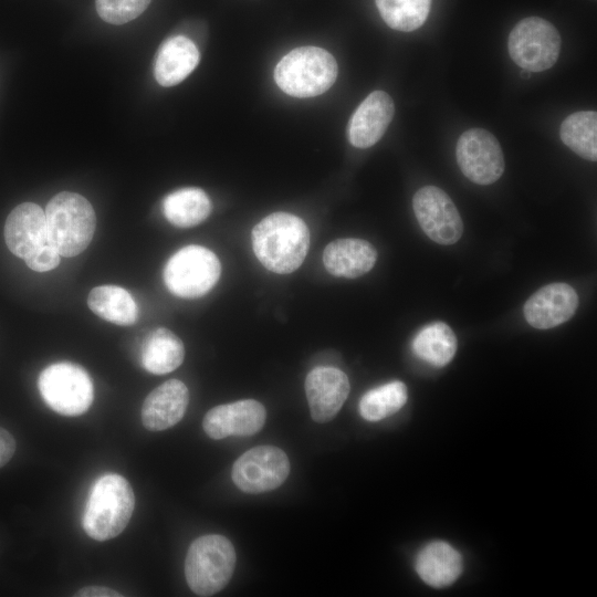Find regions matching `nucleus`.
I'll return each instance as SVG.
<instances>
[{
    "label": "nucleus",
    "instance_id": "nucleus-1",
    "mask_svg": "<svg viewBox=\"0 0 597 597\" xmlns=\"http://www.w3.org/2000/svg\"><path fill=\"white\" fill-rule=\"evenodd\" d=\"M252 249L271 272L289 274L303 263L310 245L305 222L289 212H273L258 222L251 233Z\"/></svg>",
    "mask_w": 597,
    "mask_h": 597
},
{
    "label": "nucleus",
    "instance_id": "nucleus-2",
    "mask_svg": "<svg viewBox=\"0 0 597 597\" xmlns=\"http://www.w3.org/2000/svg\"><path fill=\"white\" fill-rule=\"evenodd\" d=\"M135 494L129 482L116 473L100 476L91 488L82 516L84 532L96 541L119 535L132 517Z\"/></svg>",
    "mask_w": 597,
    "mask_h": 597
},
{
    "label": "nucleus",
    "instance_id": "nucleus-3",
    "mask_svg": "<svg viewBox=\"0 0 597 597\" xmlns=\"http://www.w3.org/2000/svg\"><path fill=\"white\" fill-rule=\"evenodd\" d=\"M44 212L49 237L60 255L75 256L88 247L95 232L96 216L86 198L61 191L51 198Z\"/></svg>",
    "mask_w": 597,
    "mask_h": 597
},
{
    "label": "nucleus",
    "instance_id": "nucleus-4",
    "mask_svg": "<svg viewBox=\"0 0 597 597\" xmlns=\"http://www.w3.org/2000/svg\"><path fill=\"white\" fill-rule=\"evenodd\" d=\"M337 63L326 50L317 46L296 48L276 64L274 80L287 95L305 98L326 92L336 81Z\"/></svg>",
    "mask_w": 597,
    "mask_h": 597
},
{
    "label": "nucleus",
    "instance_id": "nucleus-5",
    "mask_svg": "<svg viewBox=\"0 0 597 597\" xmlns=\"http://www.w3.org/2000/svg\"><path fill=\"white\" fill-rule=\"evenodd\" d=\"M235 551L226 536L208 534L196 538L185 559V577L198 596H212L223 589L234 570Z\"/></svg>",
    "mask_w": 597,
    "mask_h": 597
},
{
    "label": "nucleus",
    "instance_id": "nucleus-6",
    "mask_svg": "<svg viewBox=\"0 0 597 597\" xmlns=\"http://www.w3.org/2000/svg\"><path fill=\"white\" fill-rule=\"evenodd\" d=\"M221 264L209 249L190 244L174 253L167 261L163 277L170 293L182 298L206 295L218 282Z\"/></svg>",
    "mask_w": 597,
    "mask_h": 597
},
{
    "label": "nucleus",
    "instance_id": "nucleus-7",
    "mask_svg": "<svg viewBox=\"0 0 597 597\" xmlns=\"http://www.w3.org/2000/svg\"><path fill=\"white\" fill-rule=\"evenodd\" d=\"M39 391L46 405L63 416H80L94 399L93 381L80 365L59 362L45 367L38 378Z\"/></svg>",
    "mask_w": 597,
    "mask_h": 597
},
{
    "label": "nucleus",
    "instance_id": "nucleus-8",
    "mask_svg": "<svg viewBox=\"0 0 597 597\" xmlns=\"http://www.w3.org/2000/svg\"><path fill=\"white\" fill-rule=\"evenodd\" d=\"M511 59L523 70L542 72L557 61L561 35L557 29L540 17H528L515 24L509 35Z\"/></svg>",
    "mask_w": 597,
    "mask_h": 597
},
{
    "label": "nucleus",
    "instance_id": "nucleus-9",
    "mask_svg": "<svg viewBox=\"0 0 597 597\" xmlns=\"http://www.w3.org/2000/svg\"><path fill=\"white\" fill-rule=\"evenodd\" d=\"M289 473L290 460L283 450L274 446H259L235 460L231 476L241 491L259 494L279 488Z\"/></svg>",
    "mask_w": 597,
    "mask_h": 597
},
{
    "label": "nucleus",
    "instance_id": "nucleus-10",
    "mask_svg": "<svg viewBox=\"0 0 597 597\" xmlns=\"http://www.w3.org/2000/svg\"><path fill=\"white\" fill-rule=\"evenodd\" d=\"M455 156L462 174L474 184L491 185L504 172L501 145L493 134L483 128L462 133L457 142Z\"/></svg>",
    "mask_w": 597,
    "mask_h": 597
},
{
    "label": "nucleus",
    "instance_id": "nucleus-11",
    "mask_svg": "<svg viewBox=\"0 0 597 597\" xmlns=\"http://www.w3.org/2000/svg\"><path fill=\"white\" fill-rule=\"evenodd\" d=\"M412 208L422 231L442 245L455 243L462 235L463 223L451 198L436 186L416 191Z\"/></svg>",
    "mask_w": 597,
    "mask_h": 597
},
{
    "label": "nucleus",
    "instance_id": "nucleus-12",
    "mask_svg": "<svg viewBox=\"0 0 597 597\" xmlns=\"http://www.w3.org/2000/svg\"><path fill=\"white\" fill-rule=\"evenodd\" d=\"M4 241L10 252L25 263L55 245L48 233L44 210L33 202L20 203L9 213L4 223Z\"/></svg>",
    "mask_w": 597,
    "mask_h": 597
},
{
    "label": "nucleus",
    "instance_id": "nucleus-13",
    "mask_svg": "<svg viewBox=\"0 0 597 597\" xmlns=\"http://www.w3.org/2000/svg\"><path fill=\"white\" fill-rule=\"evenodd\" d=\"M265 408L254 399H243L210 409L202 428L208 437L220 440L230 436H252L265 422Z\"/></svg>",
    "mask_w": 597,
    "mask_h": 597
},
{
    "label": "nucleus",
    "instance_id": "nucleus-14",
    "mask_svg": "<svg viewBox=\"0 0 597 597\" xmlns=\"http://www.w3.org/2000/svg\"><path fill=\"white\" fill-rule=\"evenodd\" d=\"M578 306L574 287L564 282L547 284L532 294L524 304L526 322L535 328L547 329L567 322Z\"/></svg>",
    "mask_w": 597,
    "mask_h": 597
},
{
    "label": "nucleus",
    "instance_id": "nucleus-15",
    "mask_svg": "<svg viewBox=\"0 0 597 597\" xmlns=\"http://www.w3.org/2000/svg\"><path fill=\"white\" fill-rule=\"evenodd\" d=\"M350 385L344 371L335 367H316L305 379V394L312 419L318 423L332 420L349 394Z\"/></svg>",
    "mask_w": 597,
    "mask_h": 597
},
{
    "label": "nucleus",
    "instance_id": "nucleus-16",
    "mask_svg": "<svg viewBox=\"0 0 597 597\" xmlns=\"http://www.w3.org/2000/svg\"><path fill=\"white\" fill-rule=\"evenodd\" d=\"M395 114L392 98L384 91L371 92L352 115L347 135L357 148L375 145L387 130Z\"/></svg>",
    "mask_w": 597,
    "mask_h": 597
},
{
    "label": "nucleus",
    "instance_id": "nucleus-17",
    "mask_svg": "<svg viewBox=\"0 0 597 597\" xmlns=\"http://www.w3.org/2000/svg\"><path fill=\"white\" fill-rule=\"evenodd\" d=\"M189 391L178 379H169L145 398L142 406V421L150 431H161L178 423L188 407Z\"/></svg>",
    "mask_w": 597,
    "mask_h": 597
},
{
    "label": "nucleus",
    "instance_id": "nucleus-18",
    "mask_svg": "<svg viewBox=\"0 0 597 597\" xmlns=\"http://www.w3.org/2000/svg\"><path fill=\"white\" fill-rule=\"evenodd\" d=\"M377 260L371 243L357 238H343L329 242L323 252V263L328 273L338 277L355 279L369 272Z\"/></svg>",
    "mask_w": 597,
    "mask_h": 597
},
{
    "label": "nucleus",
    "instance_id": "nucleus-19",
    "mask_svg": "<svg viewBox=\"0 0 597 597\" xmlns=\"http://www.w3.org/2000/svg\"><path fill=\"white\" fill-rule=\"evenodd\" d=\"M200 53L185 35H175L161 43L155 60V78L169 87L182 82L198 65Z\"/></svg>",
    "mask_w": 597,
    "mask_h": 597
},
{
    "label": "nucleus",
    "instance_id": "nucleus-20",
    "mask_svg": "<svg viewBox=\"0 0 597 597\" xmlns=\"http://www.w3.org/2000/svg\"><path fill=\"white\" fill-rule=\"evenodd\" d=\"M416 570L428 585L442 588L451 585L462 572V557L451 545L432 542L417 555Z\"/></svg>",
    "mask_w": 597,
    "mask_h": 597
},
{
    "label": "nucleus",
    "instance_id": "nucleus-21",
    "mask_svg": "<svg viewBox=\"0 0 597 597\" xmlns=\"http://www.w3.org/2000/svg\"><path fill=\"white\" fill-rule=\"evenodd\" d=\"M184 358L185 347L182 341L168 328H156L144 342L142 364L151 374H168L178 368Z\"/></svg>",
    "mask_w": 597,
    "mask_h": 597
},
{
    "label": "nucleus",
    "instance_id": "nucleus-22",
    "mask_svg": "<svg viewBox=\"0 0 597 597\" xmlns=\"http://www.w3.org/2000/svg\"><path fill=\"white\" fill-rule=\"evenodd\" d=\"M212 205L208 195L197 187H187L167 195L163 201L166 219L179 228L195 227L211 213Z\"/></svg>",
    "mask_w": 597,
    "mask_h": 597
},
{
    "label": "nucleus",
    "instance_id": "nucleus-23",
    "mask_svg": "<svg viewBox=\"0 0 597 597\" xmlns=\"http://www.w3.org/2000/svg\"><path fill=\"white\" fill-rule=\"evenodd\" d=\"M90 310L98 317L121 326H129L138 318V308L128 291L117 285H101L87 296Z\"/></svg>",
    "mask_w": 597,
    "mask_h": 597
},
{
    "label": "nucleus",
    "instance_id": "nucleus-24",
    "mask_svg": "<svg viewBox=\"0 0 597 597\" xmlns=\"http://www.w3.org/2000/svg\"><path fill=\"white\" fill-rule=\"evenodd\" d=\"M457 347L454 332L443 322H433L422 327L412 342L415 355L436 367L449 364Z\"/></svg>",
    "mask_w": 597,
    "mask_h": 597
},
{
    "label": "nucleus",
    "instance_id": "nucleus-25",
    "mask_svg": "<svg viewBox=\"0 0 597 597\" xmlns=\"http://www.w3.org/2000/svg\"><path fill=\"white\" fill-rule=\"evenodd\" d=\"M562 142L578 156L597 159V113L579 111L568 115L559 128Z\"/></svg>",
    "mask_w": 597,
    "mask_h": 597
},
{
    "label": "nucleus",
    "instance_id": "nucleus-26",
    "mask_svg": "<svg viewBox=\"0 0 597 597\" xmlns=\"http://www.w3.org/2000/svg\"><path fill=\"white\" fill-rule=\"evenodd\" d=\"M408 391L402 381H391L368 390L359 400L360 416L378 421L400 410L407 402Z\"/></svg>",
    "mask_w": 597,
    "mask_h": 597
},
{
    "label": "nucleus",
    "instance_id": "nucleus-27",
    "mask_svg": "<svg viewBox=\"0 0 597 597\" xmlns=\"http://www.w3.org/2000/svg\"><path fill=\"white\" fill-rule=\"evenodd\" d=\"M385 23L397 31L411 32L428 18L431 0H375Z\"/></svg>",
    "mask_w": 597,
    "mask_h": 597
},
{
    "label": "nucleus",
    "instance_id": "nucleus-28",
    "mask_svg": "<svg viewBox=\"0 0 597 597\" xmlns=\"http://www.w3.org/2000/svg\"><path fill=\"white\" fill-rule=\"evenodd\" d=\"M151 0H95L98 15L107 23L124 24L139 17Z\"/></svg>",
    "mask_w": 597,
    "mask_h": 597
},
{
    "label": "nucleus",
    "instance_id": "nucleus-29",
    "mask_svg": "<svg viewBox=\"0 0 597 597\" xmlns=\"http://www.w3.org/2000/svg\"><path fill=\"white\" fill-rule=\"evenodd\" d=\"M15 451V440L12 434L0 427V468L6 465Z\"/></svg>",
    "mask_w": 597,
    "mask_h": 597
},
{
    "label": "nucleus",
    "instance_id": "nucleus-30",
    "mask_svg": "<svg viewBox=\"0 0 597 597\" xmlns=\"http://www.w3.org/2000/svg\"><path fill=\"white\" fill-rule=\"evenodd\" d=\"M77 597H121L123 596L117 590L106 586L91 585L78 589L75 594Z\"/></svg>",
    "mask_w": 597,
    "mask_h": 597
}]
</instances>
